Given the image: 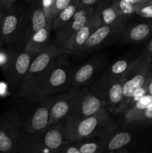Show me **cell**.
<instances>
[{
	"instance_id": "obj_43",
	"label": "cell",
	"mask_w": 152,
	"mask_h": 153,
	"mask_svg": "<svg viewBox=\"0 0 152 153\" xmlns=\"http://www.w3.org/2000/svg\"><path fill=\"white\" fill-rule=\"evenodd\" d=\"M150 56H151V58H152V55H150Z\"/></svg>"
},
{
	"instance_id": "obj_15",
	"label": "cell",
	"mask_w": 152,
	"mask_h": 153,
	"mask_svg": "<svg viewBox=\"0 0 152 153\" xmlns=\"http://www.w3.org/2000/svg\"><path fill=\"white\" fill-rule=\"evenodd\" d=\"M101 25L102 24L100 16L95 7V13L90 19L58 49L63 54H65L68 56L75 55L77 50L86 43L92 33Z\"/></svg>"
},
{
	"instance_id": "obj_13",
	"label": "cell",
	"mask_w": 152,
	"mask_h": 153,
	"mask_svg": "<svg viewBox=\"0 0 152 153\" xmlns=\"http://www.w3.org/2000/svg\"><path fill=\"white\" fill-rule=\"evenodd\" d=\"M100 135L104 139V152H125V148L131 144L134 139L131 130L119 128L118 124L113 122Z\"/></svg>"
},
{
	"instance_id": "obj_8",
	"label": "cell",
	"mask_w": 152,
	"mask_h": 153,
	"mask_svg": "<svg viewBox=\"0 0 152 153\" xmlns=\"http://www.w3.org/2000/svg\"><path fill=\"white\" fill-rule=\"evenodd\" d=\"M92 92L102 99L105 107L112 114L120 113L123 106L122 77L107 81H97L91 88Z\"/></svg>"
},
{
	"instance_id": "obj_39",
	"label": "cell",
	"mask_w": 152,
	"mask_h": 153,
	"mask_svg": "<svg viewBox=\"0 0 152 153\" xmlns=\"http://www.w3.org/2000/svg\"><path fill=\"white\" fill-rule=\"evenodd\" d=\"M3 11V7H2V2H1V0H0V12Z\"/></svg>"
},
{
	"instance_id": "obj_41",
	"label": "cell",
	"mask_w": 152,
	"mask_h": 153,
	"mask_svg": "<svg viewBox=\"0 0 152 153\" xmlns=\"http://www.w3.org/2000/svg\"><path fill=\"white\" fill-rule=\"evenodd\" d=\"M1 13H2V12H1V13H0V22H1Z\"/></svg>"
},
{
	"instance_id": "obj_20",
	"label": "cell",
	"mask_w": 152,
	"mask_h": 153,
	"mask_svg": "<svg viewBox=\"0 0 152 153\" xmlns=\"http://www.w3.org/2000/svg\"><path fill=\"white\" fill-rule=\"evenodd\" d=\"M124 126H142L152 123V105L145 109L131 107L119 113Z\"/></svg>"
},
{
	"instance_id": "obj_37",
	"label": "cell",
	"mask_w": 152,
	"mask_h": 153,
	"mask_svg": "<svg viewBox=\"0 0 152 153\" xmlns=\"http://www.w3.org/2000/svg\"><path fill=\"white\" fill-rule=\"evenodd\" d=\"M28 3H30V4H33V3L37 2V1H40V0H25Z\"/></svg>"
},
{
	"instance_id": "obj_10",
	"label": "cell",
	"mask_w": 152,
	"mask_h": 153,
	"mask_svg": "<svg viewBox=\"0 0 152 153\" xmlns=\"http://www.w3.org/2000/svg\"><path fill=\"white\" fill-rule=\"evenodd\" d=\"M125 28V24L101 25L92 33L86 43L77 50L75 55H80L96 50L119 40Z\"/></svg>"
},
{
	"instance_id": "obj_12",
	"label": "cell",
	"mask_w": 152,
	"mask_h": 153,
	"mask_svg": "<svg viewBox=\"0 0 152 153\" xmlns=\"http://www.w3.org/2000/svg\"><path fill=\"white\" fill-rule=\"evenodd\" d=\"M103 107H105L104 100L95 95L92 90L89 88L79 87L69 117L74 119L87 117L96 113Z\"/></svg>"
},
{
	"instance_id": "obj_6",
	"label": "cell",
	"mask_w": 152,
	"mask_h": 153,
	"mask_svg": "<svg viewBox=\"0 0 152 153\" xmlns=\"http://www.w3.org/2000/svg\"><path fill=\"white\" fill-rule=\"evenodd\" d=\"M21 118L14 107L0 116V152L17 153L22 133Z\"/></svg>"
},
{
	"instance_id": "obj_31",
	"label": "cell",
	"mask_w": 152,
	"mask_h": 153,
	"mask_svg": "<svg viewBox=\"0 0 152 153\" xmlns=\"http://www.w3.org/2000/svg\"><path fill=\"white\" fill-rule=\"evenodd\" d=\"M11 51L0 50V67L2 70L6 67L10 60V55H11Z\"/></svg>"
},
{
	"instance_id": "obj_21",
	"label": "cell",
	"mask_w": 152,
	"mask_h": 153,
	"mask_svg": "<svg viewBox=\"0 0 152 153\" xmlns=\"http://www.w3.org/2000/svg\"><path fill=\"white\" fill-rule=\"evenodd\" d=\"M50 152L45 146L40 133L30 134L22 131L18 146L17 153Z\"/></svg>"
},
{
	"instance_id": "obj_30",
	"label": "cell",
	"mask_w": 152,
	"mask_h": 153,
	"mask_svg": "<svg viewBox=\"0 0 152 153\" xmlns=\"http://www.w3.org/2000/svg\"><path fill=\"white\" fill-rule=\"evenodd\" d=\"M55 153H80L77 142H67L63 144Z\"/></svg>"
},
{
	"instance_id": "obj_4",
	"label": "cell",
	"mask_w": 152,
	"mask_h": 153,
	"mask_svg": "<svg viewBox=\"0 0 152 153\" xmlns=\"http://www.w3.org/2000/svg\"><path fill=\"white\" fill-rule=\"evenodd\" d=\"M151 72L152 58L146 49L133 61L122 76L124 97L122 110L128 105L134 93L145 85Z\"/></svg>"
},
{
	"instance_id": "obj_1",
	"label": "cell",
	"mask_w": 152,
	"mask_h": 153,
	"mask_svg": "<svg viewBox=\"0 0 152 153\" xmlns=\"http://www.w3.org/2000/svg\"><path fill=\"white\" fill-rule=\"evenodd\" d=\"M68 55L61 54L52 63L35 89L25 100L38 102L53 98L72 87V76L74 69L67 60Z\"/></svg>"
},
{
	"instance_id": "obj_19",
	"label": "cell",
	"mask_w": 152,
	"mask_h": 153,
	"mask_svg": "<svg viewBox=\"0 0 152 153\" xmlns=\"http://www.w3.org/2000/svg\"><path fill=\"white\" fill-rule=\"evenodd\" d=\"M125 26L119 38L121 44L144 42L152 37V19H145Z\"/></svg>"
},
{
	"instance_id": "obj_32",
	"label": "cell",
	"mask_w": 152,
	"mask_h": 153,
	"mask_svg": "<svg viewBox=\"0 0 152 153\" xmlns=\"http://www.w3.org/2000/svg\"><path fill=\"white\" fill-rule=\"evenodd\" d=\"M101 0H80V7H90V6H96Z\"/></svg>"
},
{
	"instance_id": "obj_9",
	"label": "cell",
	"mask_w": 152,
	"mask_h": 153,
	"mask_svg": "<svg viewBox=\"0 0 152 153\" xmlns=\"http://www.w3.org/2000/svg\"><path fill=\"white\" fill-rule=\"evenodd\" d=\"M37 4L29 10V12L24 13L20 33L14 46H13L14 49H23L27 42L34 33L48 24L52 25L48 19L47 15L42 5L41 0L37 1Z\"/></svg>"
},
{
	"instance_id": "obj_36",
	"label": "cell",
	"mask_w": 152,
	"mask_h": 153,
	"mask_svg": "<svg viewBox=\"0 0 152 153\" xmlns=\"http://www.w3.org/2000/svg\"><path fill=\"white\" fill-rule=\"evenodd\" d=\"M147 49H148V51L149 55H152V37H151V41H150V43H149Z\"/></svg>"
},
{
	"instance_id": "obj_23",
	"label": "cell",
	"mask_w": 152,
	"mask_h": 153,
	"mask_svg": "<svg viewBox=\"0 0 152 153\" xmlns=\"http://www.w3.org/2000/svg\"><path fill=\"white\" fill-rule=\"evenodd\" d=\"M52 29V25L49 24L40 28L39 31L31 36L23 49L34 55L40 53L51 43L49 42V38H50V32Z\"/></svg>"
},
{
	"instance_id": "obj_3",
	"label": "cell",
	"mask_w": 152,
	"mask_h": 153,
	"mask_svg": "<svg viewBox=\"0 0 152 153\" xmlns=\"http://www.w3.org/2000/svg\"><path fill=\"white\" fill-rule=\"evenodd\" d=\"M111 114L103 107L91 116L82 119L65 118L70 142H77L83 139L99 136L113 122Z\"/></svg>"
},
{
	"instance_id": "obj_7",
	"label": "cell",
	"mask_w": 152,
	"mask_h": 153,
	"mask_svg": "<svg viewBox=\"0 0 152 153\" xmlns=\"http://www.w3.org/2000/svg\"><path fill=\"white\" fill-rule=\"evenodd\" d=\"M36 55L25 49L12 50L8 63L1 70L7 80V86L12 92H14L19 86Z\"/></svg>"
},
{
	"instance_id": "obj_25",
	"label": "cell",
	"mask_w": 152,
	"mask_h": 153,
	"mask_svg": "<svg viewBox=\"0 0 152 153\" xmlns=\"http://www.w3.org/2000/svg\"><path fill=\"white\" fill-rule=\"evenodd\" d=\"M80 0H72L71 2L61 12L58 13L52 19V29L55 31L58 28H61L66 22H68L75 15L77 10L80 4Z\"/></svg>"
},
{
	"instance_id": "obj_17",
	"label": "cell",
	"mask_w": 152,
	"mask_h": 153,
	"mask_svg": "<svg viewBox=\"0 0 152 153\" xmlns=\"http://www.w3.org/2000/svg\"><path fill=\"white\" fill-rule=\"evenodd\" d=\"M77 89V87H71L53 97L49 114V125L57 123L69 116L72 108Z\"/></svg>"
},
{
	"instance_id": "obj_27",
	"label": "cell",
	"mask_w": 152,
	"mask_h": 153,
	"mask_svg": "<svg viewBox=\"0 0 152 153\" xmlns=\"http://www.w3.org/2000/svg\"><path fill=\"white\" fill-rule=\"evenodd\" d=\"M136 14L145 19H152V0H139L135 4Z\"/></svg>"
},
{
	"instance_id": "obj_2",
	"label": "cell",
	"mask_w": 152,
	"mask_h": 153,
	"mask_svg": "<svg viewBox=\"0 0 152 153\" xmlns=\"http://www.w3.org/2000/svg\"><path fill=\"white\" fill-rule=\"evenodd\" d=\"M61 54L62 52L55 43H51L37 54L33 58L26 74L13 92L11 101L28 97L35 89L49 66Z\"/></svg>"
},
{
	"instance_id": "obj_44",
	"label": "cell",
	"mask_w": 152,
	"mask_h": 153,
	"mask_svg": "<svg viewBox=\"0 0 152 153\" xmlns=\"http://www.w3.org/2000/svg\"><path fill=\"white\" fill-rule=\"evenodd\" d=\"M0 13H1V12H0Z\"/></svg>"
},
{
	"instance_id": "obj_33",
	"label": "cell",
	"mask_w": 152,
	"mask_h": 153,
	"mask_svg": "<svg viewBox=\"0 0 152 153\" xmlns=\"http://www.w3.org/2000/svg\"><path fill=\"white\" fill-rule=\"evenodd\" d=\"M16 1V0H1V2H2L3 10H6V9L9 8V7H12L13 5H14Z\"/></svg>"
},
{
	"instance_id": "obj_11",
	"label": "cell",
	"mask_w": 152,
	"mask_h": 153,
	"mask_svg": "<svg viewBox=\"0 0 152 153\" xmlns=\"http://www.w3.org/2000/svg\"><path fill=\"white\" fill-rule=\"evenodd\" d=\"M24 13V10L15 4L3 10L0 22V40L3 44L14 46L20 33Z\"/></svg>"
},
{
	"instance_id": "obj_42",
	"label": "cell",
	"mask_w": 152,
	"mask_h": 153,
	"mask_svg": "<svg viewBox=\"0 0 152 153\" xmlns=\"http://www.w3.org/2000/svg\"><path fill=\"white\" fill-rule=\"evenodd\" d=\"M2 44H3L2 42H1V40H0V47H1V45H2Z\"/></svg>"
},
{
	"instance_id": "obj_5",
	"label": "cell",
	"mask_w": 152,
	"mask_h": 153,
	"mask_svg": "<svg viewBox=\"0 0 152 153\" xmlns=\"http://www.w3.org/2000/svg\"><path fill=\"white\" fill-rule=\"evenodd\" d=\"M52 100L53 98L38 102L28 101L26 105L13 106L20 115L22 131L34 134L48 126Z\"/></svg>"
},
{
	"instance_id": "obj_22",
	"label": "cell",
	"mask_w": 152,
	"mask_h": 153,
	"mask_svg": "<svg viewBox=\"0 0 152 153\" xmlns=\"http://www.w3.org/2000/svg\"><path fill=\"white\" fill-rule=\"evenodd\" d=\"M96 10L99 14L102 25L125 24L127 21L120 14L114 0H112L110 2L100 1L96 5Z\"/></svg>"
},
{
	"instance_id": "obj_40",
	"label": "cell",
	"mask_w": 152,
	"mask_h": 153,
	"mask_svg": "<svg viewBox=\"0 0 152 153\" xmlns=\"http://www.w3.org/2000/svg\"><path fill=\"white\" fill-rule=\"evenodd\" d=\"M148 152H152V145L150 146V148H149V149H148Z\"/></svg>"
},
{
	"instance_id": "obj_24",
	"label": "cell",
	"mask_w": 152,
	"mask_h": 153,
	"mask_svg": "<svg viewBox=\"0 0 152 153\" xmlns=\"http://www.w3.org/2000/svg\"><path fill=\"white\" fill-rule=\"evenodd\" d=\"M134 59H131V58H121L113 63L107 70L104 73V74L101 76L98 81L110 80V79H116V78L122 77L128 67L131 64Z\"/></svg>"
},
{
	"instance_id": "obj_29",
	"label": "cell",
	"mask_w": 152,
	"mask_h": 153,
	"mask_svg": "<svg viewBox=\"0 0 152 153\" xmlns=\"http://www.w3.org/2000/svg\"><path fill=\"white\" fill-rule=\"evenodd\" d=\"M72 1V0H54L53 3L51 7L50 12L49 15V20L52 23L53 18L58 14L59 12L63 10Z\"/></svg>"
},
{
	"instance_id": "obj_28",
	"label": "cell",
	"mask_w": 152,
	"mask_h": 153,
	"mask_svg": "<svg viewBox=\"0 0 152 153\" xmlns=\"http://www.w3.org/2000/svg\"><path fill=\"white\" fill-rule=\"evenodd\" d=\"M116 5L122 17L128 20L131 16L135 14V4L128 0H114Z\"/></svg>"
},
{
	"instance_id": "obj_26",
	"label": "cell",
	"mask_w": 152,
	"mask_h": 153,
	"mask_svg": "<svg viewBox=\"0 0 152 153\" xmlns=\"http://www.w3.org/2000/svg\"><path fill=\"white\" fill-rule=\"evenodd\" d=\"M77 144L80 153L104 152V139L101 135L83 139L77 141Z\"/></svg>"
},
{
	"instance_id": "obj_34",
	"label": "cell",
	"mask_w": 152,
	"mask_h": 153,
	"mask_svg": "<svg viewBox=\"0 0 152 153\" xmlns=\"http://www.w3.org/2000/svg\"><path fill=\"white\" fill-rule=\"evenodd\" d=\"M146 85H147V94L152 96V72L146 82Z\"/></svg>"
},
{
	"instance_id": "obj_35",
	"label": "cell",
	"mask_w": 152,
	"mask_h": 153,
	"mask_svg": "<svg viewBox=\"0 0 152 153\" xmlns=\"http://www.w3.org/2000/svg\"><path fill=\"white\" fill-rule=\"evenodd\" d=\"M7 91V87L4 83H0V96L5 95Z\"/></svg>"
},
{
	"instance_id": "obj_14",
	"label": "cell",
	"mask_w": 152,
	"mask_h": 153,
	"mask_svg": "<svg viewBox=\"0 0 152 153\" xmlns=\"http://www.w3.org/2000/svg\"><path fill=\"white\" fill-rule=\"evenodd\" d=\"M96 6L80 7L75 13L74 16L66 22L61 28L55 30L56 32V43L58 48L61 47L69 37H71L76 31H78L90 19L95 13Z\"/></svg>"
},
{
	"instance_id": "obj_16",
	"label": "cell",
	"mask_w": 152,
	"mask_h": 153,
	"mask_svg": "<svg viewBox=\"0 0 152 153\" xmlns=\"http://www.w3.org/2000/svg\"><path fill=\"white\" fill-rule=\"evenodd\" d=\"M107 58L104 55L92 57L73 70L72 87H82L90 83L97 73L106 64Z\"/></svg>"
},
{
	"instance_id": "obj_18",
	"label": "cell",
	"mask_w": 152,
	"mask_h": 153,
	"mask_svg": "<svg viewBox=\"0 0 152 153\" xmlns=\"http://www.w3.org/2000/svg\"><path fill=\"white\" fill-rule=\"evenodd\" d=\"M39 133L45 146L51 153H55L63 144L70 142L65 119L49 125Z\"/></svg>"
},
{
	"instance_id": "obj_38",
	"label": "cell",
	"mask_w": 152,
	"mask_h": 153,
	"mask_svg": "<svg viewBox=\"0 0 152 153\" xmlns=\"http://www.w3.org/2000/svg\"><path fill=\"white\" fill-rule=\"evenodd\" d=\"M128 1H129L130 2H131V3H133V4H137V2H138L139 1V0H128Z\"/></svg>"
}]
</instances>
